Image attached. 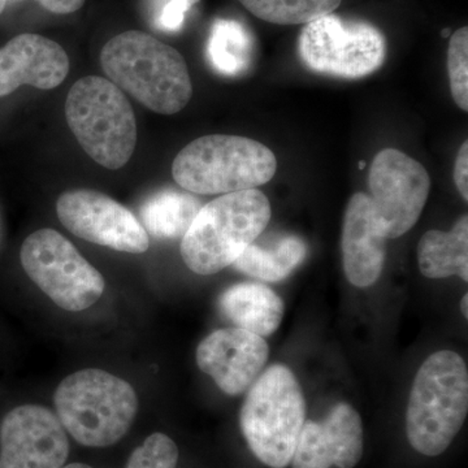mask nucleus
<instances>
[{
	"label": "nucleus",
	"instance_id": "24",
	"mask_svg": "<svg viewBox=\"0 0 468 468\" xmlns=\"http://www.w3.org/2000/svg\"><path fill=\"white\" fill-rule=\"evenodd\" d=\"M178 449L174 440L165 433H154L135 449L126 468H176Z\"/></svg>",
	"mask_w": 468,
	"mask_h": 468
},
{
	"label": "nucleus",
	"instance_id": "6",
	"mask_svg": "<svg viewBox=\"0 0 468 468\" xmlns=\"http://www.w3.org/2000/svg\"><path fill=\"white\" fill-rule=\"evenodd\" d=\"M304 421L306 401L297 378L286 366H271L251 385L239 417L252 454L268 467L285 468Z\"/></svg>",
	"mask_w": 468,
	"mask_h": 468
},
{
	"label": "nucleus",
	"instance_id": "3",
	"mask_svg": "<svg viewBox=\"0 0 468 468\" xmlns=\"http://www.w3.org/2000/svg\"><path fill=\"white\" fill-rule=\"evenodd\" d=\"M467 412L466 363L454 351H437L419 368L410 393V445L427 457L442 454L463 427Z\"/></svg>",
	"mask_w": 468,
	"mask_h": 468
},
{
	"label": "nucleus",
	"instance_id": "28",
	"mask_svg": "<svg viewBox=\"0 0 468 468\" xmlns=\"http://www.w3.org/2000/svg\"><path fill=\"white\" fill-rule=\"evenodd\" d=\"M461 309L462 314H463L464 318H468V294H464L463 298H462L461 302Z\"/></svg>",
	"mask_w": 468,
	"mask_h": 468
},
{
	"label": "nucleus",
	"instance_id": "9",
	"mask_svg": "<svg viewBox=\"0 0 468 468\" xmlns=\"http://www.w3.org/2000/svg\"><path fill=\"white\" fill-rule=\"evenodd\" d=\"M387 45L380 30L335 15L304 24L298 52L304 66L319 75L360 79L381 67Z\"/></svg>",
	"mask_w": 468,
	"mask_h": 468
},
{
	"label": "nucleus",
	"instance_id": "12",
	"mask_svg": "<svg viewBox=\"0 0 468 468\" xmlns=\"http://www.w3.org/2000/svg\"><path fill=\"white\" fill-rule=\"evenodd\" d=\"M68 454L66 430L51 410L18 406L0 424V468H61Z\"/></svg>",
	"mask_w": 468,
	"mask_h": 468
},
{
	"label": "nucleus",
	"instance_id": "14",
	"mask_svg": "<svg viewBox=\"0 0 468 468\" xmlns=\"http://www.w3.org/2000/svg\"><path fill=\"white\" fill-rule=\"evenodd\" d=\"M362 455V419L353 406L341 402L322 421H304L291 463L292 468H353Z\"/></svg>",
	"mask_w": 468,
	"mask_h": 468
},
{
	"label": "nucleus",
	"instance_id": "16",
	"mask_svg": "<svg viewBox=\"0 0 468 468\" xmlns=\"http://www.w3.org/2000/svg\"><path fill=\"white\" fill-rule=\"evenodd\" d=\"M385 241L375 220L371 198L365 193L354 194L345 212L341 239L345 275L351 285L368 288L380 279Z\"/></svg>",
	"mask_w": 468,
	"mask_h": 468
},
{
	"label": "nucleus",
	"instance_id": "23",
	"mask_svg": "<svg viewBox=\"0 0 468 468\" xmlns=\"http://www.w3.org/2000/svg\"><path fill=\"white\" fill-rule=\"evenodd\" d=\"M448 70L452 97L462 111H468V29L461 27L451 37Z\"/></svg>",
	"mask_w": 468,
	"mask_h": 468
},
{
	"label": "nucleus",
	"instance_id": "2",
	"mask_svg": "<svg viewBox=\"0 0 468 468\" xmlns=\"http://www.w3.org/2000/svg\"><path fill=\"white\" fill-rule=\"evenodd\" d=\"M272 209L258 189L223 194L203 206L181 241L184 263L197 275H214L263 234Z\"/></svg>",
	"mask_w": 468,
	"mask_h": 468
},
{
	"label": "nucleus",
	"instance_id": "8",
	"mask_svg": "<svg viewBox=\"0 0 468 468\" xmlns=\"http://www.w3.org/2000/svg\"><path fill=\"white\" fill-rule=\"evenodd\" d=\"M21 264L34 284L60 309L84 311L97 303L106 288L104 277L54 229H39L24 241Z\"/></svg>",
	"mask_w": 468,
	"mask_h": 468
},
{
	"label": "nucleus",
	"instance_id": "22",
	"mask_svg": "<svg viewBox=\"0 0 468 468\" xmlns=\"http://www.w3.org/2000/svg\"><path fill=\"white\" fill-rule=\"evenodd\" d=\"M250 14L277 26H300L332 14L341 0H239Z\"/></svg>",
	"mask_w": 468,
	"mask_h": 468
},
{
	"label": "nucleus",
	"instance_id": "25",
	"mask_svg": "<svg viewBox=\"0 0 468 468\" xmlns=\"http://www.w3.org/2000/svg\"><path fill=\"white\" fill-rule=\"evenodd\" d=\"M197 0H150V21L158 30L178 32Z\"/></svg>",
	"mask_w": 468,
	"mask_h": 468
},
{
	"label": "nucleus",
	"instance_id": "20",
	"mask_svg": "<svg viewBox=\"0 0 468 468\" xmlns=\"http://www.w3.org/2000/svg\"><path fill=\"white\" fill-rule=\"evenodd\" d=\"M201 208V201L192 193L160 190L144 203L140 223L155 239H183Z\"/></svg>",
	"mask_w": 468,
	"mask_h": 468
},
{
	"label": "nucleus",
	"instance_id": "4",
	"mask_svg": "<svg viewBox=\"0 0 468 468\" xmlns=\"http://www.w3.org/2000/svg\"><path fill=\"white\" fill-rule=\"evenodd\" d=\"M54 402L64 430L89 448H107L120 441L138 410L137 394L131 384L95 368L64 378Z\"/></svg>",
	"mask_w": 468,
	"mask_h": 468
},
{
	"label": "nucleus",
	"instance_id": "11",
	"mask_svg": "<svg viewBox=\"0 0 468 468\" xmlns=\"http://www.w3.org/2000/svg\"><path fill=\"white\" fill-rule=\"evenodd\" d=\"M57 212L61 224L85 241L131 254L149 250V234L140 220L106 194L89 189L64 193Z\"/></svg>",
	"mask_w": 468,
	"mask_h": 468
},
{
	"label": "nucleus",
	"instance_id": "29",
	"mask_svg": "<svg viewBox=\"0 0 468 468\" xmlns=\"http://www.w3.org/2000/svg\"><path fill=\"white\" fill-rule=\"evenodd\" d=\"M61 468H92V467L88 466V464H84V463H70V464H68V466H63Z\"/></svg>",
	"mask_w": 468,
	"mask_h": 468
},
{
	"label": "nucleus",
	"instance_id": "15",
	"mask_svg": "<svg viewBox=\"0 0 468 468\" xmlns=\"http://www.w3.org/2000/svg\"><path fill=\"white\" fill-rule=\"evenodd\" d=\"M68 72L69 58L58 43L38 34H20L0 48V97L23 85L51 90Z\"/></svg>",
	"mask_w": 468,
	"mask_h": 468
},
{
	"label": "nucleus",
	"instance_id": "26",
	"mask_svg": "<svg viewBox=\"0 0 468 468\" xmlns=\"http://www.w3.org/2000/svg\"><path fill=\"white\" fill-rule=\"evenodd\" d=\"M468 143L464 141L458 151L454 165V183L457 185L458 192L468 201Z\"/></svg>",
	"mask_w": 468,
	"mask_h": 468
},
{
	"label": "nucleus",
	"instance_id": "27",
	"mask_svg": "<svg viewBox=\"0 0 468 468\" xmlns=\"http://www.w3.org/2000/svg\"><path fill=\"white\" fill-rule=\"evenodd\" d=\"M20 0H7L8 3H17ZM43 8L52 14L68 15L79 11L85 5V0H37Z\"/></svg>",
	"mask_w": 468,
	"mask_h": 468
},
{
	"label": "nucleus",
	"instance_id": "10",
	"mask_svg": "<svg viewBox=\"0 0 468 468\" xmlns=\"http://www.w3.org/2000/svg\"><path fill=\"white\" fill-rule=\"evenodd\" d=\"M369 198L385 239H399L418 223L431 192L427 169L402 151L385 149L368 175Z\"/></svg>",
	"mask_w": 468,
	"mask_h": 468
},
{
	"label": "nucleus",
	"instance_id": "21",
	"mask_svg": "<svg viewBox=\"0 0 468 468\" xmlns=\"http://www.w3.org/2000/svg\"><path fill=\"white\" fill-rule=\"evenodd\" d=\"M207 55L209 64L220 75H242L254 57L250 32L239 21L218 18L209 33Z\"/></svg>",
	"mask_w": 468,
	"mask_h": 468
},
{
	"label": "nucleus",
	"instance_id": "18",
	"mask_svg": "<svg viewBox=\"0 0 468 468\" xmlns=\"http://www.w3.org/2000/svg\"><path fill=\"white\" fill-rule=\"evenodd\" d=\"M307 251L306 242L295 234H268L258 237L232 266L261 282H277L306 260Z\"/></svg>",
	"mask_w": 468,
	"mask_h": 468
},
{
	"label": "nucleus",
	"instance_id": "7",
	"mask_svg": "<svg viewBox=\"0 0 468 468\" xmlns=\"http://www.w3.org/2000/svg\"><path fill=\"white\" fill-rule=\"evenodd\" d=\"M66 117L76 140L98 165L119 169L131 160L137 144L134 111L110 80H79L68 92Z\"/></svg>",
	"mask_w": 468,
	"mask_h": 468
},
{
	"label": "nucleus",
	"instance_id": "30",
	"mask_svg": "<svg viewBox=\"0 0 468 468\" xmlns=\"http://www.w3.org/2000/svg\"><path fill=\"white\" fill-rule=\"evenodd\" d=\"M5 5H7V0H0V15L5 11Z\"/></svg>",
	"mask_w": 468,
	"mask_h": 468
},
{
	"label": "nucleus",
	"instance_id": "5",
	"mask_svg": "<svg viewBox=\"0 0 468 468\" xmlns=\"http://www.w3.org/2000/svg\"><path fill=\"white\" fill-rule=\"evenodd\" d=\"M277 159L266 144L241 135L209 134L178 153L172 176L189 193L229 194L270 183Z\"/></svg>",
	"mask_w": 468,
	"mask_h": 468
},
{
	"label": "nucleus",
	"instance_id": "31",
	"mask_svg": "<svg viewBox=\"0 0 468 468\" xmlns=\"http://www.w3.org/2000/svg\"><path fill=\"white\" fill-rule=\"evenodd\" d=\"M365 167H366V163L365 162H360L359 168L360 169H365Z\"/></svg>",
	"mask_w": 468,
	"mask_h": 468
},
{
	"label": "nucleus",
	"instance_id": "1",
	"mask_svg": "<svg viewBox=\"0 0 468 468\" xmlns=\"http://www.w3.org/2000/svg\"><path fill=\"white\" fill-rule=\"evenodd\" d=\"M101 64L111 82L154 112L174 115L192 100L183 55L150 34L128 30L113 37L101 52Z\"/></svg>",
	"mask_w": 468,
	"mask_h": 468
},
{
	"label": "nucleus",
	"instance_id": "13",
	"mask_svg": "<svg viewBox=\"0 0 468 468\" xmlns=\"http://www.w3.org/2000/svg\"><path fill=\"white\" fill-rule=\"evenodd\" d=\"M268 345L245 329H218L197 349V365L228 396L245 393L260 378L268 360Z\"/></svg>",
	"mask_w": 468,
	"mask_h": 468
},
{
	"label": "nucleus",
	"instance_id": "19",
	"mask_svg": "<svg viewBox=\"0 0 468 468\" xmlns=\"http://www.w3.org/2000/svg\"><path fill=\"white\" fill-rule=\"evenodd\" d=\"M419 270L428 279L458 276L468 282V218L463 215L451 232L428 230L418 245Z\"/></svg>",
	"mask_w": 468,
	"mask_h": 468
},
{
	"label": "nucleus",
	"instance_id": "17",
	"mask_svg": "<svg viewBox=\"0 0 468 468\" xmlns=\"http://www.w3.org/2000/svg\"><path fill=\"white\" fill-rule=\"evenodd\" d=\"M218 309L236 328L251 334H275L284 318V302L272 289L255 282L230 286L218 298Z\"/></svg>",
	"mask_w": 468,
	"mask_h": 468
}]
</instances>
